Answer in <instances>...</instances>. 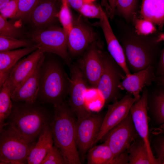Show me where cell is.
Wrapping results in <instances>:
<instances>
[{
    "instance_id": "1",
    "label": "cell",
    "mask_w": 164,
    "mask_h": 164,
    "mask_svg": "<svg viewBox=\"0 0 164 164\" xmlns=\"http://www.w3.org/2000/svg\"><path fill=\"white\" fill-rule=\"evenodd\" d=\"M54 107V116L49 125L54 145L60 150L66 164H81L76 140V116L64 101Z\"/></svg>"
},
{
    "instance_id": "2",
    "label": "cell",
    "mask_w": 164,
    "mask_h": 164,
    "mask_svg": "<svg viewBox=\"0 0 164 164\" xmlns=\"http://www.w3.org/2000/svg\"><path fill=\"white\" fill-rule=\"evenodd\" d=\"M45 59L40 71L39 97L45 102L58 104L68 94L70 77L60 63Z\"/></svg>"
},
{
    "instance_id": "3",
    "label": "cell",
    "mask_w": 164,
    "mask_h": 164,
    "mask_svg": "<svg viewBox=\"0 0 164 164\" xmlns=\"http://www.w3.org/2000/svg\"><path fill=\"white\" fill-rule=\"evenodd\" d=\"M9 117V125L32 142L50 124L47 113L35 103L13 105Z\"/></svg>"
},
{
    "instance_id": "4",
    "label": "cell",
    "mask_w": 164,
    "mask_h": 164,
    "mask_svg": "<svg viewBox=\"0 0 164 164\" xmlns=\"http://www.w3.org/2000/svg\"><path fill=\"white\" fill-rule=\"evenodd\" d=\"M35 144L23 137L9 125L0 132V163L23 164Z\"/></svg>"
},
{
    "instance_id": "5",
    "label": "cell",
    "mask_w": 164,
    "mask_h": 164,
    "mask_svg": "<svg viewBox=\"0 0 164 164\" xmlns=\"http://www.w3.org/2000/svg\"><path fill=\"white\" fill-rule=\"evenodd\" d=\"M32 41L37 49L44 53L55 54L70 64L67 52L68 35L63 28L57 26L39 29L31 35Z\"/></svg>"
},
{
    "instance_id": "6",
    "label": "cell",
    "mask_w": 164,
    "mask_h": 164,
    "mask_svg": "<svg viewBox=\"0 0 164 164\" xmlns=\"http://www.w3.org/2000/svg\"><path fill=\"white\" fill-rule=\"evenodd\" d=\"M103 70L97 89L105 103L115 101L121 90L119 86L126 74L110 54L104 52Z\"/></svg>"
},
{
    "instance_id": "7",
    "label": "cell",
    "mask_w": 164,
    "mask_h": 164,
    "mask_svg": "<svg viewBox=\"0 0 164 164\" xmlns=\"http://www.w3.org/2000/svg\"><path fill=\"white\" fill-rule=\"evenodd\" d=\"M155 45L138 39H131L124 42L122 47L129 70L133 73L153 66L156 53Z\"/></svg>"
},
{
    "instance_id": "8",
    "label": "cell",
    "mask_w": 164,
    "mask_h": 164,
    "mask_svg": "<svg viewBox=\"0 0 164 164\" xmlns=\"http://www.w3.org/2000/svg\"><path fill=\"white\" fill-rule=\"evenodd\" d=\"M139 136L129 112L125 118L109 130L101 140L109 147L114 158L126 151Z\"/></svg>"
},
{
    "instance_id": "9",
    "label": "cell",
    "mask_w": 164,
    "mask_h": 164,
    "mask_svg": "<svg viewBox=\"0 0 164 164\" xmlns=\"http://www.w3.org/2000/svg\"><path fill=\"white\" fill-rule=\"evenodd\" d=\"M104 117L101 113L91 112L77 118L75 123L76 140L80 155L84 156L94 146Z\"/></svg>"
},
{
    "instance_id": "10",
    "label": "cell",
    "mask_w": 164,
    "mask_h": 164,
    "mask_svg": "<svg viewBox=\"0 0 164 164\" xmlns=\"http://www.w3.org/2000/svg\"><path fill=\"white\" fill-rule=\"evenodd\" d=\"M104 52L95 42L85 51L82 57L75 63L88 88L96 89L102 73Z\"/></svg>"
},
{
    "instance_id": "11",
    "label": "cell",
    "mask_w": 164,
    "mask_h": 164,
    "mask_svg": "<svg viewBox=\"0 0 164 164\" xmlns=\"http://www.w3.org/2000/svg\"><path fill=\"white\" fill-rule=\"evenodd\" d=\"M69 66L70 77L68 104L77 118H79L91 112L85 102V95L88 87L76 63Z\"/></svg>"
},
{
    "instance_id": "12",
    "label": "cell",
    "mask_w": 164,
    "mask_h": 164,
    "mask_svg": "<svg viewBox=\"0 0 164 164\" xmlns=\"http://www.w3.org/2000/svg\"><path fill=\"white\" fill-rule=\"evenodd\" d=\"M148 99V93L145 87L140 99L132 106L130 113L138 134L145 142L151 160L153 164H159L157 159L153 155L149 139Z\"/></svg>"
},
{
    "instance_id": "13",
    "label": "cell",
    "mask_w": 164,
    "mask_h": 164,
    "mask_svg": "<svg viewBox=\"0 0 164 164\" xmlns=\"http://www.w3.org/2000/svg\"><path fill=\"white\" fill-rule=\"evenodd\" d=\"M130 94L125 95L118 101L108 106L107 112L94 143V145L111 129L118 124L129 113L135 100Z\"/></svg>"
},
{
    "instance_id": "14",
    "label": "cell",
    "mask_w": 164,
    "mask_h": 164,
    "mask_svg": "<svg viewBox=\"0 0 164 164\" xmlns=\"http://www.w3.org/2000/svg\"><path fill=\"white\" fill-rule=\"evenodd\" d=\"M45 53L37 49L26 57L19 60L11 69L5 81L11 93L33 71Z\"/></svg>"
},
{
    "instance_id": "15",
    "label": "cell",
    "mask_w": 164,
    "mask_h": 164,
    "mask_svg": "<svg viewBox=\"0 0 164 164\" xmlns=\"http://www.w3.org/2000/svg\"><path fill=\"white\" fill-rule=\"evenodd\" d=\"M96 34L92 28L82 21L73 22L68 35L67 48L73 56L79 55L95 42Z\"/></svg>"
},
{
    "instance_id": "16",
    "label": "cell",
    "mask_w": 164,
    "mask_h": 164,
    "mask_svg": "<svg viewBox=\"0 0 164 164\" xmlns=\"http://www.w3.org/2000/svg\"><path fill=\"white\" fill-rule=\"evenodd\" d=\"M45 58L44 55L33 71L11 93L12 101L18 103H35L39 97L40 71Z\"/></svg>"
},
{
    "instance_id": "17",
    "label": "cell",
    "mask_w": 164,
    "mask_h": 164,
    "mask_svg": "<svg viewBox=\"0 0 164 164\" xmlns=\"http://www.w3.org/2000/svg\"><path fill=\"white\" fill-rule=\"evenodd\" d=\"M154 68L149 66L145 69L126 75L119 87L131 94L135 101L140 99V92L146 86L150 85L155 79Z\"/></svg>"
},
{
    "instance_id": "18",
    "label": "cell",
    "mask_w": 164,
    "mask_h": 164,
    "mask_svg": "<svg viewBox=\"0 0 164 164\" xmlns=\"http://www.w3.org/2000/svg\"><path fill=\"white\" fill-rule=\"evenodd\" d=\"M99 20V26L103 32L110 55L122 68L126 75L131 73L126 63L122 47L113 33L108 16L102 8Z\"/></svg>"
},
{
    "instance_id": "19",
    "label": "cell",
    "mask_w": 164,
    "mask_h": 164,
    "mask_svg": "<svg viewBox=\"0 0 164 164\" xmlns=\"http://www.w3.org/2000/svg\"><path fill=\"white\" fill-rule=\"evenodd\" d=\"M37 49L35 45L29 47L0 52V87L7 79L12 67L21 58Z\"/></svg>"
},
{
    "instance_id": "20",
    "label": "cell",
    "mask_w": 164,
    "mask_h": 164,
    "mask_svg": "<svg viewBox=\"0 0 164 164\" xmlns=\"http://www.w3.org/2000/svg\"><path fill=\"white\" fill-rule=\"evenodd\" d=\"M58 12L55 1L44 0L35 7L28 17L33 25L40 27L52 22L57 17Z\"/></svg>"
},
{
    "instance_id": "21",
    "label": "cell",
    "mask_w": 164,
    "mask_h": 164,
    "mask_svg": "<svg viewBox=\"0 0 164 164\" xmlns=\"http://www.w3.org/2000/svg\"><path fill=\"white\" fill-rule=\"evenodd\" d=\"M54 143L49 124L39 135L38 140L31 150L27 159L29 164H41L46 155L53 146Z\"/></svg>"
},
{
    "instance_id": "22",
    "label": "cell",
    "mask_w": 164,
    "mask_h": 164,
    "mask_svg": "<svg viewBox=\"0 0 164 164\" xmlns=\"http://www.w3.org/2000/svg\"><path fill=\"white\" fill-rule=\"evenodd\" d=\"M140 13L142 19L162 29L164 26V0H142Z\"/></svg>"
},
{
    "instance_id": "23",
    "label": "cell",
    "mask_w": 164,
    "mask_h": 164,
    "mask_svg": "<svg viewBox=\"0 0 164 164\" xmlns=\"http://www.w3.org/2000/svg\"><path fill=\"white\" fill-rule=\"evenodd\" d=\"M127 151L129 164H153L145 142L139 136L133 142Z\"/></svg>"
},
{
    "instance_id": "24",
    "label": "cell",
    "mask_w": 164,
    "mask_h": 164,
    "mask_svg": "<svg viewBox=\"0 0 164 164\" xmlns=\"http://www.w3.org/2000/svg\"><path fill=\"white\" fill-rule=\"evenodd\" d=\"M87 153V164H111L114 158L109 147L104 142L101 145H94Z\"/></svg>"
},
{
    "instance_id": "25",
    "label": "cell",
    "mask_w": 164,
    "mask_h": 164,
    "mask_svg": "<svg viewBox=\"0 0 164 164\" xmlns=\"http://www.w3.org/2000/svg\"><path fill=\"white\" fill-rule=\"evenodd\" d=\"M0 131L6 125L5 120L12 112L13 104L10 88L5 81L0 87Z\"/></svg>"
},
{
    "instance_id": "26",
    "label": "cell",
    "mask_w": 164,
    "mask_h": 164,
    "mask_svg": "<svg viewBox=\"0 0 164 164\" xmlns=\"http://www.w3.org/2000/svg\"><path fill=\"white\" fill-rule=\"evenodd\" d=\"M152 116L155 124L159 126L164 123V89L157 91L151 103Z\"/></svg>"
},
{
    "instance_id": "27",
    "label": "cell",
    "mask_w": 164,
    "mask_h": 164,
    "mask_svg": "<svg viewBox=\"0 0 164 164\" xmlns=\"http://www.w3.org/2000/svg\"><path fill=\"white\" fill-rule=\"evenodd\" d=\"M29 41L23 39L0 35V52L32 46Z\"/></svg>"
},
{
    "instance_id": "28",
    "label": "cell",
    "mask_w": 164,
    "mask_h": 164,
    "mask_svg": "<svg viewBox=\"0 0 164 164\" xmlns=\"http://www.w3.org/2000/svg\"><path fill=\"white\" fill-rule=\"evenodd\" d=\"M68 4L67 0H62V5L57 15V17L63 28L67 35L72 29L73 25L72 15Z\"/></svg>"
},
{
    "instance_id": "29",
    "label": "cell",
    "mask_w": 164,
    "mask_h": 164,
    "mask_svg": "<svg viewBox=\"0 0 164 164\" xmlns=\"http://www.w3.org/2000/svg\"><path fill=\"white\" fill-rule=\"evenodd\" d=\"M138 0H117L116 10L126 19L133 16L137 6Z\"/></svg>"
},
{
    "instance_id": "30",
    "label": "cell",
    "mask_w": 164,
    "mask_h": 164,
    "mask_svg": "<svg viewBox=\"0 0 164 164\" xmlns=\"http://www.w3.org/2000/svg\"><path fill=\"white\" fill-rule=\"evenodd\" d=\"M41 0H19L18 9L15 19L28 17Z\"/></svg>"
},
{
    "instance_id": "31",
    "label": "cell",
    "mask_w": 164,
    "mask_h": 164,
    "mask_svg": "<svg viewBox=\"0 0 164 164\" xmlns=\"http://www.w3.org/2000/svg\"><path fill=\"white\" fill-rule=\"evenodd\" d=\"M6 19L0 14V35L18 38L20 36V30Z\"/></svg>"
},
{
    "instance_id": "32",
    "label": "cell",
    "mask_w": 164,
    "mask_h": 164,
    "mask_svg": "<svg viewBox=\"0 0 164 164\" xmlns=\"http://www.w3.org/2000/svg\"><path fill=\"white\" fill-rule=\"evenodd\" d=\"M102 8L101 6L97 5L93 2H84L78 11L86 17L100 19Z\"/></svg>"
},
{
    "instance_id": "33",
    "label": "cell",
    "mask_w": 164,
    "mask_h": 164,
    "mask_svg": "<svg viewBox=\"0 0 164 164\" xmlns=\"http://www.w3.org/2000/svg\"><path fill=\"white\" fill-rule=\"evenodd\" d=\"M151 145L156 152L159 164H164V134H155Z\"/></svg>"
},
{
    "instance_id": "34",
    "label": "cell",
    "mask_w": 164,
    "mask_h": 164,
    "mask_svg": "<svg viewBox=\"0 0 164 164\" xmlns=\"http://www.w3.org/2000/svg\"><path fill=\"white\" fill-rule=\"evenodd\" d=\"M135 25V31L139 35H148L155 32L156 30L155 25L145 19H136Z\"/></svg>"
},
{
    "instance_id": "35",
    "label": "cell",
    "mask_w": 164,
    "mask_h": 164,
    "mask_svg": "<svg viewBox=\"0 0 164 164\" xmlns=\"http://www.w3.org/2000/svg\"><path fill=\"white\" fill-rule=\"evenodd\" d=\"M41 164H66L65 160L59 149L53 146L47 153Z\"/></svg>"
},
{
    "instance_id": "36",
    "label": "cell",
    "mask_w": 164,
    "mask_h": 164,
    "mask_svg": "<svg viewBox=\"0 0 164 164\" xmlns=\"http://www.w3.org/2000/svg\"><path fill=\"white\" fill-rule=\"evenodd\" d=\"M19 2V0H11L0 7V14L6 18H14L18 11Z\"/></svg>"
},
{
    "instance_id": "37",
    "label": "cell",
    "mask_w": 164,
    "mask_h": 164,
    "mask_svg": "<svg viewBox=\"0 0 164 164\" xmlns=\"http://www.w3.org/2000/svg\"><path fill=\"white\" fill-rule=\"evenodd\" d=\"M128 154L127 151L114 158L111 164H128Z\"/></svg>"
},
{
    "instance_id": "38",
    "label": "cell",
    "mask_w": 164,
    "mask_h": 164,
    "mask_svg": "<svg viewBox=\"0 0 164 164\" xmlns=\"http://www.w3.org/2000/svg\"><path fill=\"white\" fill-rule=\"evenodd\" d=\"M157 70L159 77H164V47L160 55Z\"/></svg>"
},
{
    "instance_id": "39",
    "label": "cell",
    "mask_w": 164,
    "mask_h": 164,
    "mask_svg": "<svg viewBox=\"0 0 164 164\" xmlns=\"http://www.w3.org/2000/svg\"><path fill=\"white\" fill-rule=\"evenodd\" d=\"M68 3L75 9L78 11L83 5V0H67Z\"/></svg>"
},
{
    "instance_id": "40",
    "label": "cell",
    "mask_w": 164,
    "mask_h": 164,
    "mask_svg": "<svg viewBox=\"0 0 164 164\" xmlns=\"http://www.w3.org/2000/svg\"><path fill=\"white\" fill-rule=\"evenodd\" d=\"M117 0H108L110 9L109 16L112 18L114 16L116 10V6Z\"/></svg>"
},
{
    "instance_id": "41",
    "label": "cell",
    "mask_w": 164,
    "mask_h": 164,
    "mask_svg": "<svg viewBox=\"0 0 164 164\" xmlns=\"http://www.w3.org/2000/svg\"><path fill=\"white\" fill-rule=\"evenodd\" d=\"M159 127L155 130V134L158 133L164 134V123L159 125Z\"/></svg>"
},
{
    "instance_id": "42",
    "label": "cell",
    "mask_w": 164,
    "mask_h": 164,
    "mask_svg": "<svg viewBox=\"0 0 164 164\" xmlns=\"http://www.w3.org/2000/svg\"><path fill=\"white\" fill-rule=\"evenodd\" d=\"M158 42H160L161 41H164V33L160 34L158 36L156 39Z\"/></svg>"
},
{
    "instance_id": "43",
    "label": "cell",
    "mask_w": 164,
    "mask_h": 164,
    "mask_svg": "<svg viewBox=\"0 0 164 164\" xmlns=\"http://www.w3.org/2000/svg\"><path fill=\"white\" fill-rule=\"evenodd\" d=\"M158 80L159 84L164 86V77H159Z\"/></svg>"
},
{
    "instance_id": "44",
    "label": "cell",
    "mask_w": 164,
    "mask_h": 164,
    "mask_svg": "<svg viewBox=\"0 0 164 164\" xmlns=\"http://www.w3.org/2000/svg\"><path fill=\"white\" fill-rule=\"evenodd\" d=\"M11 0H0V7L6 5Z\"/></svg>"
},
{
    "instance_id": "45",
    "label": "cell",
    "mask_w": 164,
    "mask_h": 164,
    "mask_svg": "<svg viewBox=\"0 0 164 164\" xmlns=\"http://www.w3.org/2000/svg\"><path fill=\"white\" fill-rule=\"evenodd\" d=\"M95 0H83L84 2H93Z\"/></svg>"
}]
</instances>
